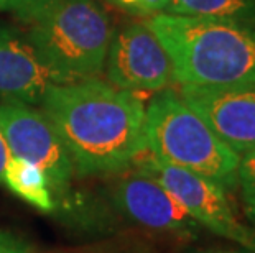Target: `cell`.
<instances>
[{
  "label": "cell",
  "mask_w": 255,
  "mask_h": 253,
  "mask_svg": "<svg viewBox=\"0 0 255 253\" xmlns=\"http://www.w3.org/2000/svg\"><path fill=\"white\" fill-rule=\"evenodd\" d=\"M145 104L96 78L53 84L41 112L53 123L79 176L119 173L145 152Z\"/></svg>",
  "instance_id": "cell-1"
},
{
  "label": "cell",
  "mask_w": 255,
  "mask_h": 253,
  "mask_svg": "<svg viewBox=\"0 0 255 253\" xmlns=\"http://www.w3.org/2000/svg\"><path fill=\"white\" fill-rule=\"evenodd\" d=\"M145 23L170 56L180 85L255 83V25L178 13L151 15Z\"/></svg>",
  "instance_id": "cell-2"
},
{
  "label": "cell",
  "mask_w": 255,
  "mask_h": 253,
  "mask_svg": "<svg viewBox=\"0 0 255 253\" xmlns=\"http://www.w3.org/2000/svg\"><path fill=\"white\" fill-rule=\"evenodd\" d=\"M145 150L163 163L237 189L239 156L175 90L163 89L145 109Z\"/></svg>",
  "instance_id": "cell-3"
},
{
  "label": "cell",
  "mask_w": 255,
  "mask_h": 253,
  "mask_svg": "<svg viewBox=\"0 0 255 253\" xmlns=\"http://www.w3.org/2000/svg\"><path fill=\"white\" fill-rule=\"evenodd\" d=\"M112 33L96 0H58L31 20L26 40L43 66L68 84L102 73Z\"/></svg>",
  "instance_id": "cell-4"
},
{
  "label": "cell",
  "mask_w": 255,
  "mask_h": 253,
  "mask_svg": "<svg viewBox=\"0 0 255 253\" xmlns=\"http://www.w3.org/2000/svg\"><path fill=\"white\" fill-rule=\"evenodd\" d=\"M133 166L135 171L163 186L199 225L255 253V232L237 219L227 191L219 184L180 166L163 163L150 153L140 155Z\"/></svg>",
  "instance_id": "cell-5"
},
{
  "label": "cell",
  "mask_w": 255,
  "mask_h": 253,
  "mask_svg": "<svg viewBox=\"0 0 255 253\" xmlns=\"http://www.w3.org/2000/svg\"><path fill=\"white\" fill-rule=\"evenodd\" d=\"M0 132L10 155L36 165L59 194L69 189L74 166L63 140L41 110L18 100L0 102Z\"/></svg>",
  "instance_id": "cell-6"
},
{
  "label": "cell",
  "mask_w": 255,
  "mask_h": 253,
  "mask_svg": "<svg viewBox=\"0 0 255 253\" xmlns=\"http://www.w3.org/2000/svg\"><path fill=\"white\" fill-rule=\"evenodd\" d=\"M109 84L128 92H160L175 83L173 63L146 23H127L112 33L106 58Z\"/></svg>",
  "instance_id": "cell-7"
},
{
  "label": "cell",
  "mask_w": 255,
  "mask_h": 253,
  "mask_svg": "<svg viewBox=\"0 0 255 253\" xmlns=\"http://www.w3.org/2000/svg\"><path fill=\"white\" fill-rule=\"evenodd\" d=\"M178 94L234 153L242 156L255 148V83L221 87L180 85Z\"/></svg>",
  "instance_id": "cell-8"
},
{
  "label": "cell",
  "mask_w": 255,
  "mask_h": 253,
  "mask_svg": "<svg viewBox=\"0 0 255 253\" xmlns=\"http://www.w3.org/2000/svg\"><path fill=\"white\" fill-rule=\"evenodd\" d=\"M112 202L132 222L156 232L193 239L201 225L163 186L138 171L122 176L112 187Z\"/></svg>",
  "instance_id": "cell-9"
},
{
  "label": "cell",
  "mask_w": 255,
  "mask_h": 253,
  "mask_svg": "<svg viewBox=\"0 0 255 253\" xmlns=\"http://www.w3.org/2000/svg\"><path fill=\"white\" fill-rule=\"evenodd\" d=\"M53 84L61 83L43 66L28 40L0 23V102L41 104Z\"/></svg>",
  "instance_id": "cell-10"
},
{
  "label": "cell",
  "mask_w": 255,
  "mask_h": 253,
  "mask_svg": "<svg viewBox=\"0 0 255 253\" xmlns=\"http://www.w3.org/2000/svg\"><path fill=\"white\" fill-rule=\"evenodd\" d=\"M5 184L15 196L23 199L43 212L55 211V197L50 191L46 174L36 165L17 156H10L3 171Z\"/></svg>",
  "instance_id": "cell-11"
},
{
  "label": "cell",
  "mask_w": 255,
  "mask_h": 253,
  "mask_svg": "<svg viewBox=\"0 0 255 253\" xmlns=\"http://www.w3.org/2000/svg\"><path fill=\"white\" fill-rule=\"evenodd\" d=\"M168 13L227 18L255 25V0H171Z\"/></svg>",
  "instance_id": "cell-12"
},
{
  "label": "cell",
  "mask_w": 255,
  "mask_h": 253,
  "mask_svg": "<svg viewBox=\"0 0 255 253\" xmlns=\"http://www.w3.org/2000/svg\"><path fill=\"white\" fill-rule=\"evenodd\" d=\"M237 186L241 187L244 206L255 204V148L244 153L239 158L237 168Z\"/></svg>",
  "instance_id": "cell-13"
},
{
  "label": "cell",
  "mask_w": 255,
  "mask_h": 253,
  "mask_svg": "<svg viewBox=\"0 0 255 253\" xmlns=\"http://www.w3.org/2000/svg\"><path fill=\"white\" fill-rule=\"evenodd\" d=\"M107 3L132 15H156L168 13L171 8V0H106Z\"/></svg>",
  "instance_id": "cell-14"
},
{
  "label": "cell",
  "mask_w": 255,
  "mask_h": 253,
  "mask_svg": "<svg viewBox=\"0 0 255 253\" xmlns=\"http://www.w3.org/2000/svg\"><path fill=\"white\" fill-rule=\"evenodd\" d=\"M58 0H0V10H7L18 18L31 21Z\"/></svg>",
  "instance_id": "cell-15"
},
{
  "label": "cell",
  "mask_w": 255,
  "mask_h": 253,
  "mask_svg": "<svg viewBox=\"0 0 255 253\" xmlns=\"http://www.w3.org/2000/svg\"><path fill=\"white\" fill-rule=\"evenodd\" d=\"M0 253H28V247L15 235L0 230Z\"/></svg>",
  "instance_id": "cell-16"
},
{
  "label": "cell",
  "mask_w": 255,
  "mask_h": 253,
  "mask_svg": "<svg viewBox=\"0 0 255 253\" xmlns=\"http://www.w3.org/2000/svg\"><path fill=\"white\" fill-rule=\"evenodd\" d=\"M10 156H12L10 155V150L7 147V143H5L2 132H0V184H2V181H3V171H5V166L8 163Z\"/></svg>",
  "instance_id": "cell-17"
},
{
  "label": "cell",
  "mask_w": 255,
  "mask_h": 253,
  "mask_svg": "<svg viewBox=\"0 0 255 253\" xmlns=\"http://www.w3.org/2000/svg\"><path fill=\"white\" fill-rule=\"evenodd\" d=\"M246 212H247V217H249V220L255 225V204L254 206H249V207H246Z\"/></svg>",
  "instance_id": "cell-18"
},
{
  "label": "cell",
  "mask_w": 255,
  "mask_h": 253,
  "mask_svg": "<svg viewBox=\"0 0 255 253\" xmlns=\"http://www.w3.org/2000/svg\"><path fill=\"white\" fill-rule=\"evenodd\" d=\"M204 253H237V252H204Z\"/></svg>",
  "instance_id": "cell-19"
}]
</instances>
